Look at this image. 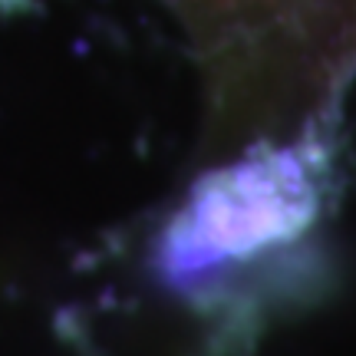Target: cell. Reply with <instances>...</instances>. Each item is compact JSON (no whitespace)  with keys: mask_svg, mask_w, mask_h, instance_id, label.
<instances>
[{"mask_svg":"<svg viewBox=\"0 0 356 356\" xmlns=\"http://www.w3.org/2000/svg\"><path fill=\"white\" fill-rule=\"evenodd\" d=\"M280 168H254V175L238 172L221 188H215L198 208V228L218 241V248L251 244L257 238L277 234L284 215H274L270 204L280 191Z\"/></svg>","mask_w":356,"mask_h":356,"instance_id":"1","label":"cell"}]
</instances>
